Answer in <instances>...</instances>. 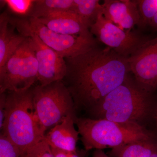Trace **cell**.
<instances>
[{
	"mask_svg": "<svg viewBox=\"0 0 157 157\" xmlns=\"http://www.w3.org/2000/svg\"><path fill=\"white\" fill-rule=\"evenodd\" d=\"M157 151V144L153 140L134 141L111 149L110 157H150Z\"/></svg>",
	"mask_w": 157,
	"mask_h": 157,
	"instance_id": "15",
	"label": "cell"
},
{
	"mask_svg": "<svg viewBox=\"0 0 157 157\" xmlns=\"http://www.w3.org/2000/svg\"><path fill=\"white\" fill-rule=\"evenodd\" d=\"M77 118L68 116L45 135V140L51 148L67 151L77 149L76 144L79 135L74 126Z\"/></svg>",
	"mask_w": 157,
	"mask_h": 157,
	"instance_id": "13",
	"label": "cell"
},
{
	"mask_svg": "<svg viewBox=\"0 0 157 157\" xmlns=\"http://www.w3.org/2000/svg\"><path fill=\"white\" fill-rule=\"evenodd\" d=\"M75 124L84 149L87 151L112 149L134 141L153 139L145 127L137 124L78 117Z\"/></svg>",
	"mask_w": 157,
	"mask_h": 157,
	"instance_id": "4",
	"label": "cell"
},
{
	"mask_svg": "<svg viewBox=\"0 0 157 157\" xmlns=\"http://www.w3.org/2000/svg\"><path fill=\"white\" fill-rule=\"evenodd\" d=\"M30 28L44 43L64 59L73 57L97 46L94 36H70L51 30L38 19L29 17Z\"/></svg>",
	"mask_w": 157,
	"mask_h": 157,
	"instance_id": "9",
	"label": "cell"
},
{
	"mask_svg": "<svg viewBox=\"0 0 157 157\" xmlns=\"http://www.w3.org/2000/svg\"><path fill=\"white\" fill-rule=\"evenodd\" d=\"M6 93L1 94L0 97V128H2L6 113Z\"/></svg>",
	"mask_w": 157,
	"mask_h": 157,
	"instance_id": "23",
	"label": "cell"
},
{
	"mask_svg": "<svg viewBox=\"0 0 157 157\" xmlns=\"http://www.w3.org/2000/svg\"><path fill=\"white\" fill-rule=\"evenodd\" d=\"M51 149L55 157H86L88 151L85 149L78 148L74 151H67L53 148Z\"/></svg>",
	"mask_w": 157,
	"mask_h": 157,
	"instance_id": "22",
	"label": "cell"
},
{
	"mask_svg": "<svg viewBox=\"0 0 157 157\" xmlns=\"http://www.w3.org/2000/svg\"><path fill=\"white\" fill-rule=\"evenodd\" d=\"M19 149L6 136L0 135V157H20Z\"/></svg>",
	"mask_w": 157,
	"mask_h": 157,
	"instance_id": "20",
	"label": "cell"
},
{
	"mask_svg": "<svg viewBox=\"0 0 157 157\" xmlns=\"http://www.w3.org/2000/svg\"><path fill=\"white\" fill-rule=\"evenodd\" d=\"M93 157H110L105 153L103 150L96 149L94 151Z\"/></svg>",
	"mask_w": 157,
	"mask_h": 157,
	"instance_id": "24",
	"label": "cell"
},
{
	"mask_svg": "<svg viewBox=\"0 0 157 157\" xmlns=\"http://www.w3.org/2000/svg\"><path fill=\"white\" fill-rule=\"evenodd\" d=\"M156 119L157 125V103L156 114Z\"/></svg>",
	"mask_w": 157,
	"mask_h": 157,
	"instance_id": "27",
	"label": "cell"
},
{
	"mask_svg": "<svg viewBox=\"0 0 157 157\" xmlns=\"http://www.w3.org/2000/svg\"><path fill=\"white\" fill-rule=\"evenodd\" d=\"M104 17L120 28L132 30L143 25L137 1L105 0L102 4Z\"/></svg>",
	"mask_w": 157,
	"mask_h": 157,
	"instance_id": "11",
	"label": "cell"
},
{
	"mask_svg": "<svg viewBox=\"0 0 157 157\" xmlns=\"http://www.w3.org/2000/svg\"><path fill=\"white\" fill-rule=\"evenodd\" d=\"M128 61L135 80L154 92L157 88V36L128 58Z\"/></svg>",
	"mask_w": 157,
	"mask_h": 157,
	"instance_id": "10",
	"label": "cell"
},
{
	"mask_svg": "<svg viewBox=\"0 0 157 157\" xmlns=\"http://www.w3.org/2000/svg\"><path fill=\"white\" fill-rule=\"evenodd\" d=\"M149 25L157 30V13L151 21Z\"/></svg>",
	"mask_w": 157,
	"mask_h": 157,
	"instance_id": "25",
	"label": "cell"
},
{
	"mask_svg": "<svg viewBox=\"0 0 157 157\" xmlns=\"http://www.w3.org/2000/svg\"><path fill=\"white\" fill-rule=\"evenodd\" d=\"M20 157H55L45 138L36 144L26 149Z\"/></svg>",
	"mask_w": 157,
	"mask_h": 157,
	"instance_id": "19",
	"label": "cell"
},
{
	"mask_svg": "<svg viewBox=\"0 0 157 157\" xmlns=\"http://www.w3.org/2000/svg\"><path fill=\"white\" fill-rule=\"evenodd\" d=\"M74 0H37L34 1L28 15L36 18L48 17L59 12L73 11Z\"/></svg>",
	"mask_w": 157,
	"mask_h": 157,
	"instance_id": "16",
	"label": "cell"
},
{
	"mask_svg": "<svg viewBox=\"0 0 157 157\" xmlns=\"http://www.w3.org/2000/svg\"><path fill=\"white\" fill-rule=\"evenodd\" d=\"M9 24L16 29L19 34L29 39L38 62V81L39 85L45 86L63 80L67 73L65 59L45 45L31 30L28 20L10 17Z\"/></svg>",
	"mask_w": 157,
	"mask_h": 157,
	"instance_id": "7",
	"label": "cell"
},
{
	"mask_svg": "<svg viewBox=\"0 0 157 157\" xmlns=\"http://www.w3.org/2000/svg\"><path fill=\"white\" fill-rule=\"evenodd\" d=\"M6 93L5 120L1 134L18 147L21 154L45 138L33 102V87L23 91Z\"/></svg>",
	"mask_w": 157,
	"mask_h": 157,
	"instance_id": "3",
	"label": "cell"
},
{
	"mask_svg": "<svg viewBox=\"0 0 157 157\" xmlns=\"http://www.w3.org/2000/svg\"><path fill=\"white\" fill-rule=\"evenodd\" d=\"M17 14H29L33 6L34 1L29 0H6L1 1Z\"/></svg>",
	"mask_w": 157,
	"mask_h": 157,
	"instance_id": "21",
	"label": "cell"
},
{
	"mask_svg": "<svg viewBox=\"0 0 157 157\" xmlns=\"http://www.w3.org/2000/svg\"><path fill=\"white\" fill-rule=\"evenodd\" d=\"M37 19L48 28L59 33L87 37L94 36L89 26L74 11L59 12Z\"/></svg>",
	"mask_w": 157,
	"mask_h": 157,
	"instance_id": "12",
	"label": "cell"
},
{
	"mask_svg": "<svg viewBox=\"0 0 157 157\" xmlns=\"http://www.w3.org/2000/svg\"><path fill=\"white\" fill-rule=\"evenodd\" d=\"M33 94L35 112L45 132L61 123L68 116L78 117L73 98L62 80L39 85L33 87Z\"/></svg>",
	"mask_w": 157,
	"mask_h": 157,
	"instance_id": "5",
	"label": "cell"
},
{
	"mask_svg": "<svg viewBox=\"0 0 157 157\" xmlns=\"http://www.w3.org/2000/svg\"><path fill=\"white\" fill-rule=\"evenodd\" d=\"M153 93L128 75L87 114L93 119H106L145 127L144 124L156 114L157 100H155Z\"/></svg>",
	"mask_w": 157,
	"mask_h": 157,
	"instance_id": "2",
	"label": "cell"
},
{
	"mask_svg": "<svg viewBox=\"0 0 157 157\" xmlns=\"http://www.w3.org/2000/svg\"><path fill=\"white\" fill-rule=\"evenodd\" d=\"M150 157H157V151Z\"/></svg>",
	"mask_w": 157,
	"mask_h": 157,
	"instance_id": "26",
	"label": "cell"
},
{
	"mask_svg": "<svg viewBox=\"0 0 157 157\" xmlns=\"http://www.w3.org/2000/svg\"><path fill=\"white\" fill-rule=\"evenodd\" d=\"M98 40L125 57L132 56L149 39L132 32L120 28L104 17L102 11L90 29Z\"/></svg>",
	"mask_w": 157,
	"mask_h": 157,
	"instance_id": "8",
	"label": "cell"
},
{
	"mask_svg": "<svg viewBox=\"0 0 157 157\" xmlns=\"http://www.w3.org/2000/svg\"><path fill=\"white\" fill-rule=\"evenodd\" d=\"M143 25H149L157 13V0L137 1Z\"/></svg>",
	"mask_w": 157,
	"mask_h": 157,
	"instance_id": "18",
	"label": "cell"
},
{
	"mask_svg": "<svg viewBox=\"0 0 157 157\" xmlns=\"http://www.w3.org/2000/svg\"><path fill=\"white\" fill-rule=\"evenodd\" d=\"M65 59L67 73L62 81L73 98L76 113H87L121 84L131 72L128 58L107 47L96 46Z\"/></svg>",
	"mask_w": 157,
	"mask_h": 157,
	"instance_id": "1",
	"label": "cell"
},
{
	"mask_svg": "<svg viewBox=\"0 0 157 157\" xmlns=\"http://www.w3.org/2000/svg\"><path fill=\"white\" fill-rule=\"evenodd\" d=\"M38 64L29 39L25 40L0 68V93L23 91L38 81Z\"/></svg>",
	"mask_w": 157,
	"mask_h": 157,
	"instance_id": "6",
	"label": "cell"
},
{
	"mask_svg": "<svg viewBox=\"0 0 157 157\" xmlns=\"http://www.w3.org/2000/svg\"><path fill=\"white\" fill-rule=\"evenodd\" d=\"M10 16L6 12L0 16V68L4 66L26 37L16 34L9 27Z\"/></svg>",
	"mask_w": 157,
	"mask_h": 157,
	"instance_id": "14",
	"label": "cell"
},
{
	"mask_svg": "<svg viewBox=\"0 0 157 157\" xmlns=\"http://www.w3.org/2000/svg\"><path fill=\"white\" fill-rule=\"evenodd\" d=\"M103 6L99 0H74L73 11L89 26L96 21L102 11Z\"/></svg>",
	"mask_w": 157,
	"mask_h": 157,
	"instance_id": "17",
	"label": "cell"
}]
</instances>
